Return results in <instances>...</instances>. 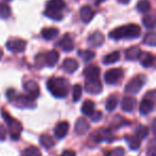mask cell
Masks as SVG:
<instances>
[{"label":"cell","mask_w":156,"mask_h":156,"mask_svg":"<svg viewBox=\"0 0 156 156\" xmlns=\"http://www.w3.org/2000/svg\"><path fill=\"white\" fill-rule=\"evenodd\" d=\"M47 88L49 92L57 98H63L69 92V83L62 77H51L47 81Z\"/></svg>","instance_id":"6da1fadb"},{"label":"cell","mask_w":156,"mask_h":156,"mask_svg":"<svg viewBox=\"0 0 156 156\" xmlns=\"http://www.w3.org/2000/svg\"><path fill=\"white\" fill-rule=\"evenodd\" d=\"M141 34V29L138 25L130 24L126 26H122L112 30L109 33V37L115 40L121 39H137Z\"/></svg>","instance_id":"7a4b0ae2"},{"label":"cell","mask_w":156,"mask_h":156,"mask_svg":"<svg viewBox=\"0 0 156 156\" xmlns=\"http://www.w3.org/2000/svg\"><path fill=\"white\" fill-rule=\"evenodd\" d=\"M1 115L5 119V121L7 122L8 126L10 127V130H11V138L16 140V139L20 138V133H22L23 126L20 124V122H18L17 120H15L14 118H12L9 113L5 110H1Z\"/></svg>","instance_id":"3957f363"},{"label":"cell","mask_w":156,"mask_h":156,"mask_svg":"<svg viewBox=\"0 0 156 156\" xmlns=\"http://www.w3.org/2000/svg\"><path fill=\"white\" fill-rule=\"evenodd\" d=\"M145 81H147V77L144 75H139L136 76L135 78H133L132 80L126 85L125 87V92L130 94H136L142 89V87L144 86Z\"/></svg>","instance_id":"277c9868"},{"label":"cell","mask_w":156,"mask_h":156,"mask_svg":"<svg viewBox=\"0 0 156 156\" xmlns=\"http://www.w3.org/2000/svg\"><path fill=\"white\" fill-rule=\"evenodd\" d=\"M102 83L100 78H87L85 83V89L90 94H98L102 91Z\"/></svg>","instance_id":"5b68a950"},{"label":"cell","mask_w":156,"mask_h":156,"mask_svg":"<svg viewBox=\"0 0 156 156\" xmlns=\"http://www.w3.org/2000/svg\"><path fill=\"white\" fill-rule=\"evenodd\" d=\"M123 69H108L105 74V81L108 85H113L123 77Z\"/></svg>","instance_id":"8992f818"},{"label":"cell","mask_w":156,"mask_h":156,"mask_svg":"<svg viewBox=\"0 0 156 156\" xmlns=\"http://www.w3.org/2000/svg\"><path fill=\"white\" fill-rule=\"evenodd\" d=\"M27 42L20 39H11L7 42V48L12 52H23L25 51Z\"/></svg>","instance_id":"52a82bcc"},{"label":"cell","mask_w":156,"mask_h":156,"mask_svg":"<svg viewBox=\"0 0 156 156\" xmlns=\"http://www.w3.org/2000/svg\"><path fill=\"white\" fill-rule=\"evenodd\" d=\"M91 138H93L96 142H102V141H110L112 139V135H111L110 129L108 128H100L98 129L93 135L91 136Z\"/></svg>","instance_id":"ba28073f"},{"label":"cell","mask_w":156,"mask_h":156,"mask_svg":"<svg viewBox=\"0 0 156 156\" xmlns=\"http://www.w3.org/2000/svg\"><path fill=\"white\" fill-rule=\"evenodd\" d=\"M24 88L27 92V95L30 96V98H32L33 100H35V98L39 96L40 88H39V85H37L35 81H33V80L26 81L25 85H24Z\"/></svg>","instance_id":"9c48e42d"},{"label":"cell","mask_w":156,"mask_h":156,"mask_svg":"<svg viewBox=\"0 0 156 156\" xmlns=\"http://www.w3.org/2000/svg\"><path fill=\"white\" fill-rule=\"evenodd\" d=\"M69 122H66V121L59 122L56 125V127H55V136L58 139L64 138L67 135V133H69Z\"/></svg>","instance_id":"30bf717a"},{"label":"cell","mask_w":156,"mask_h":156,"mask_svg":"<svg viewBox=\"0 0 156 156\" xmlns=\"http://www.w3.org/2000/svg\"><path fill=\"white\" fill-rule=\"evenodd\" d=\"M136 106H137V101L135 98L125 96V98L122 100L121 108H122V110L125 111V112H132Z\"/></svg>","instance_id":"8fae6325"},{"label":"cell","mask_w":156,"mask_h":156,"mask_svg":"<svg viewBox=\"0 0 156 156\" xmlns=\"http://www.w3.org/2000/svg\"><path fill=\"white\" fill-rule=\"evenodd\" d=\"M154 110V101L149 98H144L140 103L139 111L141 115H147Z\"/></svg>","instance_id":"7c38bea8"},{"label":"cell","mask_w":156,"mask_h":156,"mask_svg":"<svg viewBox=\"0 0 156 156\" xmlns=\"http://www.w3.org/2000/svg\"><path fill=\"white\" fill-rule=\"evenodd\" d=\"M90 124L85 118H79L75 124V133L77 135H85L89 130Z\"/></svg>","instance_id":"4fadbf2b"},{"label":"cell","mask_w":156,"mask_h":156,"mask_svg":"<svg viewBox=\"0 0 156 156\" xmlns=\"http://www.w3.org/2000/svg\"><path fill=\"white\" fill-rule=\"evenodd\" d=\"M104 41H105L104 35H103L100 31L94 32L93 34L90 35L89 39H88L89 44L91 46H93V47H100V46H102L103 43H104Z\"/></svg>","instance_id":"5bb4252c"},{"label":"cell","mask_w":156,"mask_h":156,"mask_svg":"<svg viewBox=\"0 0 156 156\" xmlns=\"http://www.w3.org/2000/svg\"><path fill=\"white\" fill-rule=\"evenodd\" d=\"M44 58H45V64L52 67L59 61V52L57 50H50L46 55H44Z\"/></svg>","instance_id":"9a60e30c"},{"label":"cell","mask_w":156,"mask_h":156,"mask_svg":"<svg viewBox=\"0 0 156 156\" xmlns=\"http://www.w3.org/2000/svg\"><path fill=\"white\" fill-rule=\"evenodd\" d=\"M58 45H59V47L62 50H64V51H71L74 48V42L69 34H65L64 37L60 40Z\"/></svg>","instance_id":"2e32d148"},{"label":"cell","mask_w":156,"mask_h":156,"mask_svg":"<svg viewBox=\"0 0 156 156\" xmlns=\"http://www.w3.org/2000/svg\"><path fill=\"white\" fill-rule=\"evenodd\" d=\"M62 67H63V69H64V71L67 72V73L72 74V73H74V72H75L78 67H79V64H78V62L75 60V59L67 58V59H65V60L63 61Z\"/></svg>","instance_id":"e0dca14e"},{"label":"cell","mask_w":156,"mask_h":156,"mask_svg":"<svg viewBox=\"0 0 156 156\" xmlns=\"http://www.w3.org/2000/svg\"><path fill=\"white\" fill-rule=\"evenodd\" d=\"M139 61L141 62L142 66L144 67H151L154 64V56L150 52H142L141 51L140 56H139Z\"/></svg>","instance_id":"ac0fdd59"},{"label":"cell","mask_w":156,"mask_h":156,"mask_svg":"<svg viewBox=\"0 0 156 156\" xmlns=\"http://www.w3.org/2000/svg\"><path fill=\"white\" fill-rule=\"evenodd\" d=\"M65 3L63 0H50L47 3L46 12H60L64 8Z\"/></svg>","instance_id":"d6986e66"},{"label":"cell","mask_w":156,"mask_h":156,"mask_svg":"<svg viewBox=\"0 0 156 156\" xmlns=\"http://www.w3.org/2000/svg\"><path fill=\"white\" fill-rule=\"evenodd\" d=\"M100 74L101 69L96 65H89L83 71V75H85L86 79L87 78H100Z\"/></svg>","instance_id":"ffe728a7"},{"label":"cell","mask_w":156,"mask_h":156,"mask_svg":"<svg viewBox=\"0 0 156 156\" xmlns=\"http://www.w3.org/2000/svg\"><path fill=\"white\" fill-rule=\"evenodd\" d=\"M141 54V49L139 46H133L125 51V57L127 60H137Z\"/></svg>","instance_id":"44dd1931"},{"label":"cell","mask_w":156,"mask_h":156,"mask_svg":"<svg viewBox=\"0 0 156 156\" xmlns=\"http://www.w3.org/2000/svg\"><path fill=\"white\" fill-rule=\"evenodd\" d=\"M124 139H125L128 147H129L132 150H137L140 147L141 140L137 136H129V135H126V136H124Z\"/></svg>","instance_id":"7402d4cb"},{"label":"cell","mask_w":156,"mask_h":156,"mask_svg":"<svg viewBox=\"0 0 156 156\" xmlns=\"http://www.w3.org/2000/svg\"><path fill=\"white\" fill-rule=\"evenodd\" d=\"M94 109H95V104H94L93 101H86L85 103L83 104V107H81V111L85 115H91L93 113Z\"/></svg>","instance_id":"603a6c76"},{"label":"cell","mask_w":156,"mask_h":156,"mask_svg":"<svg viewBox=\"0 0 156 156\" xmlns=\"http://www.w3.org/2000/svg\"><path fill=\"white\" fill-rule=\"evenodd\" d=\"M40 143H41L45 149L49 150L50 147H54L55 141H54V139H52L51 136H49V135H47V134H44L40 137Z\"/></svg>","instance_id":"cb8c5ba5"},{"label":"cell","mask_w":156,"mask_h":156,"mask_svg":"<svg viewBox=\"0 0 156 156\" xmlns=\"http://www.w3.org/2000/svg\"><path fill=\"white\" fill-rule=\"evenodd\" d=\"M59 34V30L57 28H45L42 30V37L45 40H52Z\"/></svg>","instance_id":"d4e9b609"},{"label":"cell","mask_w":156,"mask_h":156,"mask_svg":"<svg viewBox=\"0 0 156 156\" xmlns=\"http://www.w3.org/2000/svg\"><path fill=\"white\" fill-rule=\"evenodd\" d=\"M94 15V12L91 10L90 7H83L80 11V16H81V20H83L85 23H88L92 20Z\"/></svg>","instance_id":"484cf974"},{"label":"cell","mask_w":156,"mask_h":156,"mask_svg":"<svg viewBox=\"0 0 156 156\" xmlns=\"http://www.w3.org/2000/svg\"><path fill=\"white\" fill-rule=\"evenodd\" d=\"M119 60H120V52L113 51V52H111V54H109L104 57L103 63H104V64H112V63H115Z\"/></svg>","instance_id":"4316f807"},{"label":"cell","mask_w":156,"mask_h":156,"mask_svg":"<svg viewBox=\"0 0 156 156\" xmlns=\"http://www.w3.org/2000/svg\"><path fill=\"white\" fill-rule=\"evenodd\" d=\"M147 135H149V128L145 125H138L135 129V136L138 137L140 140L147 138Z\"/></svg>","instance_id":"83f0119b"},{"label":"cell","mask_w":156,"mask_h":156,"mask_svg":"<svg viewBox=\"0 0 156 156\" xmlns=\"http://www.w3.org/2000/svg\"><path fill=\"white\" fill-rule=\"evenodd\" d=\"M22 156H42V153L37 147H29L22 152Z\"/></svg>","instance_id":"f1b7e54d"},{"label":"cell","mask_w":156,"mask_h":156,"mask_svg":"<svg viewBox=\"0 0 156 156\" xmlns=\"http://www.w3.org/2000/svg\"><path fill=\"white\" fill-rule=\"evenodd\" d=\"M78 56H80L85 62H89V61H91L95 57V54L92 50H79L78 51Z\"/></svg>","instance_id":"f546056e"},{"label":"cell","mask_w":156,"mask_h":156,"mask_svg":"<svg viewBox=\"0 0 156 156\" xmlns=\"http://www.w3.org/2000/svg\"><path fill=\"white\" fill-rule=\"evenodd\" d=\"M73 101L74 102H79V100L81 98V95H83V88H81L80 85H75L73 87Z\"/></svg>","instance_id":"4dcf8cb0"},{"label":"cell","mask_w":156,"mask_h":156,"mask_svg":"<svg viewBox=\"0 0 156 156\" xmlns=\"http://www.w3.org/2000/svg\"><path fill=\"white\" fill-rule=\"evenodd\" d=\"M118 105V98L117 96L112 95V96H109L108 100L106 101V109L108 111H113L115 109Z\"/></svg>","instance_id":"1f68e13d"},{"label":"cell","mask_w":156,"mask_h":156,"mask_svg":"<svg viewBox=\"0 0 156 156\" xmlns=\"http://www.w3.org/2000/svg\"><path fill=\"white\" fill-rule=\"evenodd\" d=\"M155 40H156V37H155V34H154L153 32H151V33H147V35L144 37V40H143V43H145V44H147V45H150V46H155Z\"/></svg>","instance_id":"d6a6232c"},{"label":"cell","mask_w":156,"mask_h":156,"mask_svg":"<svg viewBox=\"0 0 156 156\" xmlns=\"http://www.w3.org/2000/svg\"><path fill=\"white\" fill-rule=\"evenodd\" d=\"M137 8H138V10L140 12H147L150 9H151V5H150V2L147 1V0H142V1H140V2L138 3V5H137Z\"/></svg>","instance_id":"836d02e7"},{"label":"cell","mask_w":156,"mask_h":156,"mask_svg":"<svg viewBox=\"0 0 156 156\" xmlns=\"http://www.w3.org/2000/svg\"><path fill=\"white\" fill-rule=\"evenodd\" d=\"M45 65V58H44L43 54H40L35 57V66L37 69H42Z\"/></svg>","instance_id":"e575fe53"},{"label":"cell","mask_w":156,"mask_h":156,"mask_svg":"<svg viewBox=\"0 0 156 156\" xmlns=\"http://www.w3.org/2000/svg\"><path fill=\"white\" fill-rule=\"evenodd\" d=\"M10 9L8 5H0V16L3 18H8L10 16Z\"/></svg>","instance_id":"d590c367"},{"label":"cell","mask_w":156,"mask_h":156,"mask_svg":"<svg viewBox=\"0 0 156 156\" xmlns=\"http://www.w3.org/2000/svg\"><path fill=\"white\" fill-rule=\"evenodd\" d=\"M143 24H144V26L147 27V28H154V18L153 16H145L144 18H143Z\"/></svg>","instance_id":"8d00e7d4"},{"label":"cell","mask_w":156,"mask_h":156,"mask_svg":"<svg viewBox=\"0 0 156 156\" xmlns=\"http://www.w3.org/2000/svg\"><path fill=\"white\" fill-rule=\"evenodd\" d=\"M16 92H15V90L14 89H9L7 91V98H8V100L10 101V102H14L15 101V98H16Z\"/></svg>","instance_id":"74e56055"},{"label":"cell","mask_w":156,"mask_h":156,"mask_svg":"<svg viewBox=\"0 0 156 156\" xmlns=\"http://www.w3.org/2000/svg\"><path fill=\"white\" fill-rule=\"evenodd\" d=\"M90 117H91V120L93 122H98L101 119H102L103 115H102V112H101V111H95V110H94L93 113H92Z\"/></svg>","instance_id":"f35d334b"},{"label":"cell","mask_w":156,"mask_h":156,"mask_svg":"<svg viewBox=\"0 0 156 156\" xmlns=\"http://www.w3.org/2000/svg\"><path fill=\"white\" fill-rule=\"evenodd\" d=\"M124 155V149L121 147H118L111 152V156H123Z\"/></svg>","instance_id":"ab89813d"},{"label":"cell","mask_w":156,"mask_h":156,"mask_svg":"<svg viewBox=\"0 0 156 156\" xmlns=\"http://www.w3.org/2000/svg\"><path fill=\"white\" fill-rule=\"evenodd\" d=\"M5 136H7V130H5V127L0 124V140H5Z\"/></svg>","instance_id":"60d3db41"},{"label":"cell","mask_w":156,"mask_h":156,"mask_svg":"<svg viewBox=\"0 0 156 156\" xmlns=\"http://www.w3.org/2000/svg\"><path fill=\"white\" fill-rule=\"evenodd\" d=\"M60 156H76V153L72 150H65Z\"/></svg>","instance_id":"b9f144b4"},{"label":"cell","mask_w":156,"mask_h":156,"mask_svg":"<svg viewBox=\"0 0 156 156\" xmlns=\"http://www.w3.org/2000/svg\"><path fill=\"white\" fill-rule=\"evenodd\" d=\"M2 56H3V51H2V49L0 48V59L2 58Z\"/></svg>","instance_id":"7bdbcfd3"},{"label":"cell","mask_w":156,"mask_h":156,"mask_svg":"<svg viewBox=\"0 0 156 156\" xmlns=\"http://www.w3.org/2000/svg\"><path fill=\"white\" fill-rule=\"evenodd\" d=\"M120 2H123V3H127L128 2V0H119Z\"/></svg>","instance_id":"ee69618b"},{"label":"cell","mask_w":156,"mask_h":156,"mask_svg":"<svg viewBox=\"0 0 156 156\" xmlns=\"http://www.w3.org/2000/svg\"><path fill=\"white\" fill-rule=\"evenodd\" d=\"M152 156H155V154H154V153H153V154H152Z\"/></svg>","instance_id":"f6af8a7d"}]
</instances>
